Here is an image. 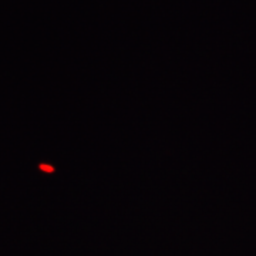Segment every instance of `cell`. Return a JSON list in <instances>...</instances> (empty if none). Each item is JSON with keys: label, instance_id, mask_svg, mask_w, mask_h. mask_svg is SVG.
I'll return each mask as SVG.
<instances>
[]
</instances>
